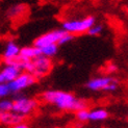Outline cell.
I'll list each match as a JSON object with an SVG mask.
<instances>
[{"mask_svg":"<svg viewBox=\"0 0 128 128\" xmlns=\"http://www.w3.org/2000/svg\"><path fill=\"white\" fill-rule=\"evenodd\" d=\"M41 99L48 104H51L58 110L78 112L80 110L88 108V102L84 99L77 98L72 93L58 91V90H48L41 95Z\"/></svg>","mask_w":128,"mask_h":128,"instance_id":"6da1fadb","label":"cell"},{"mask_svg":"<svg viewBox=\"0 0 128 128\" xmlns=\"http://www.w3.org/2000/svg\"><path fill=\"white\" fill-rule=\"evenodd\" d=\"M86 88L92 92H116L119 88V81L110 75L97 76L91 78L86 84Z\"/></svg>","mask_w":128,"mask_h":128,"instance_id":"7a4b0ae2","label":"cell"},{"mask_svg":"<svg viewBox=\"0 0 128 128\" xmlns=\"http://www.w3.org/2000/svg\"><path fill=\"white\" fill-rule=\"evenodd\" d=\"M52 67H53L52 60L44 55H40L36 57V58L29 60L26 72L30 73L36 79H39L48 75L51 72V70H52Z\"/></svg>","mask_w":128,"mask_h":128,"instance_id":"3957f363","label":"cell"},{"mask_svg":"<svg viewBox=\"0 0 128 128\" xmlns=\"http://www.w3.org/2000/svg\"><path fill=\"white\" fill-rule=\"evenodd\" d=\"M96 23V19L93 16H88L82 19H76V20H67L62 22V29L67 32L75 34H86L88 29Z\"/></svg>","mask_w":128,"mask_h":128,"instance_id":"277c9868","label":"cell"},{"mask_svg":"<svg viewBox=\"0 0 128 128\" xmlns=\"http://www.w3.org/2000/svg\"><path fill=\"white\" fill-rule=\"evenodd\" d=\"M39 103L36 99L25 97L24 95L19 94L16 96L12 100V112L21 114L23 117H26L28 114H32L36 110Z\"/></svg>","mask_w":128,"mask_h":128,"instance_id":"5b68a950","label":"cell"},{"mask_svg":"<svg viewBox=\"0 0 128 128\" xmlns=\"http://www.w3.org/2000/svg\"><path fill=\"white\" fill-rule=\"evenodd\" d=\"M36 78L34 75H31L28 72H21L20 75L17 78H15L12 81L8 84L10 93H20L23 90L31 86L32 84H36Z\"/></svg>","mask_w":128,"mask_h":128,"instance_id":"8992f818","label":"cell"},{"mask_svg":"<svg viewBox=\"0 0 128 128\" xmlns=\"http://www.w3.org/2000/svg\"><path fill=\"white\" fill-rule=\"evenodd\" d=\"M65 34L66 31L64 29H54V30L48 31V32L36 38L34 42V46L41 48V47L47 46V45H52V44L58 45L60 41L62 40V36Z\"/></svg>","mask_w":128,"mask_h":128,"instance_id":"52a82bcc","label":"cell"},{"mask_svg":"<svg viewBox=\"0 0 128 128\" xmlns=\"http://www.w3.org/2000/svg\"><path fill=\"white\" fill-rule=\"evenodd\" d=\"M21 71L16 67H12L10 65H5L1 70H0V84H8L10 81L17 78L20 75Z\"/></svg>","mask_w":128,"mask_h":128,"instance_id":"ba28073f","label":"cell"},{"mask_svg":"<svg viewBox=\"0 0 128 128\" xmlns=\"http://www.w3.org/2000/svg\"><path fill=\"white\" fill-rule=\"evenodd\" d=\"M25 117L21 116L17 112H14L12 110L10 112H1L0 114V123L5 125V126H15L19 123H22L24 121Z\"/></svg>","mask_w":128,"mask_h":128,"instance_id":"9c48e42d","label":"cell"},{"mask_svg":"<svg viewBox=\"0 0 128 128\" xmlns=\"http://www.w3.org/2000/svg\"><path fill=\"white\" fill-rule=\"evenodd\" d=\"M20 50L21 48L18 46V45L12 42V41H10L5 46V49L3 51V58L4 60H10V58H14V57L18 56L20 54Z\"/></svg>","mask_w":128,"mask_h":128,"instance_id":"30bf717a","label":"cell"},{"mask_svg":"<svg viewBox=\"0 0 128 128\" xmlns=\"http://www.w3.org/2000/svg\"><path fill=\"white\" fill-rule=\"evenodd\" d=\"M108 117L110 114L104 108H94V110H90V118L88 121H93V122H102L105 121Z\"/></svg>","mask_w":128,"mask_h":128,"instance_id":"8fae6325","label":"cell"},{"mask_svg":"<svg viewBox=\"0 0 128 128\" xmlns=\"http://www.w3.org/2000/svg\"><path fill=\"white\" fill-rule=\"evenodd\" d=\"M20 55H21L22 57H24V58L31 60L36 58V57L42 55V54H41L40 48H38V47H36V46H27V47L21 48V50H20Z\"/></svg>","mask_w":128,"mask_h":128,"instance_id":"7c38bea8","label":"cell"},{"mask_svg":"<svg viewBox=\"0 0 128 128\" xmlns=\"http://www.w3.org/2000/svg\"><path fill=\"white\" fill-rule=\"evenodd\" d=\"M41 50V54L46 56V57H53L57 54V51H58V45L56 44H52V45H47V46H44L40 48Z\"/></svg>","mask_w":128,"mask_h":128,"instance_id":"4fadbf2b","label":"cell"},{"mask_svg":"<svg viewBox=\"0 0 128 128\" xmlns=\"http://www.w3.org/2000/svg\"><path fill=\"white\" fill-rule=\"evenodd\" d=\"M26 8H25V5H16V6H12V8L8 10V17L10 18H17L19 16L23 15V12H25Z\"/></svg>","mask_w":128,"mask_h":128,"instance_id":"5bb4252c","label":"cell"},{"mask_svg":"<svg viewBox=\"0 0 128 128\" xmlns=\"http://www.w3.org/2000/svg\"><path fill=\"white\" fill-rule=\"evenodd\" d=\"M12 110V100L10 99H0V112H6Z\"/></svg>","mask_w":128,"mask_h":128,"instance_id":"9a60e30c","label":"cell"},{"mask_svg":"<svg viewBox=\"0 0 128 128\" xmlns=\"http://www.w3.org/2000/svg\"><path fill=\"white\" fill-rule=\"evenodd\" d=\"M75 117L79 122H86V121H88V118H90V110L84 108V110H80L78 112H76Z\"/></svg>","mask_w":128,"mask_h":128,"instance_id":"2e32d148","label":"cell"},{"mask_svg":"<svg viewBox=\"0 0 128 128\" xmlns=\"http://www.w3.org/2000/svg\"><path fill=\"white\" fill-rule=\"evenodd\" d=\"M102 31H103V26H102L101 24H94L93 26L88 29V34L92 36H100L102 34Z\"/></svg>","mask_w":128,"mask_h":128,"instance_id":"e0dca14e","label":"cell"},{"mask_svg":"<svg viewBox=\"0 0 128 128\" xmlns=\"http://www.w3.org/2000/svg\"><path fill=\"white\" fill-rule=\"evenodd\" d=\"M10 94V90L8 84H0V99H3L8 95Z\"/></svg>","mask_w":128,"mask_h":128,"instance_id":"ac0fdd59","label":"cell"},{"mask_svg":"<svg viewBox=\"0 0 128 128\" xmlns=\"http://www.w3.org/2000/svg\"><path fill=\"white\" fill-rule=\"evenodd\" d=\"M74 36H73V34H69V32H67V31H66V34L62 36V40H60V43H58V46H62V45H65V44L70 43V42H71V41L74 39Z\"/></svg>","mask_w":128,"mask_h":128,"instance_id":"d6986e66","label":"cell"},{"mask_svg":"<svg viewBox=\"0 0 128 128\" xmlns=\"http://www.w3.org/2000/svg\"><path fill=\"white\" fill-rule=\"evenodd\" d=\"M105 70H106V72H107V73L112 74V73H114V72H117V71H118V67L114 65V64L110 62V64H107V65H106Z\"/></svg>","mask_w":128,"mask_h":128,"instance_id":"ffe728a7","label":"cell"},{"mask_svg":"<svg viewBox=\"0 0 128 128\" xmlns=\"http://www.w3.org/2000/svg\"><path fill=\"white\" fill-rule=\"evenodd\" d=\"M10 128H29V126L27 125V124H25V123H19V124H17V125H15V126H12Z\"/></svg>","mask_w":128,"mask_h":128,"instance_id":"44dd1931","label":"cell"},{"mask_svg":"<svg viewBox=\"0 0 128 128\" xmlns=\"http://www.w3.org/2000/svg\"><path fill=\"white\" fill-rule=\"evenodd\" d=\"M127 12H128V6H127Z\"/></svg>","mask_w":128,"mask_h":128,"instance_id":"7402d4cb","label":"cell"},{"mask_svg":"<svg viewBox=\"0 0 128 128\" xmlns=\"http://www.w3.org/2000/svg\"><path fill=\"white\" fill-rule=\"evenodd\" d=\"M0 114H1V112H0Z\"/></svg>","mask_w":128,"mask_h":128,"instance_id":"603a6c76","label":"cell"}]
</instances>
